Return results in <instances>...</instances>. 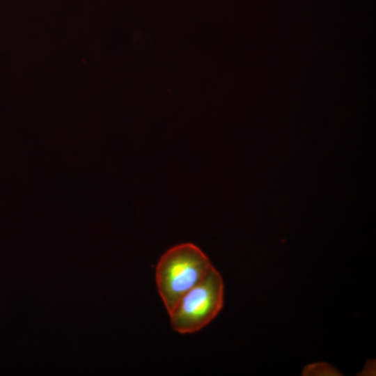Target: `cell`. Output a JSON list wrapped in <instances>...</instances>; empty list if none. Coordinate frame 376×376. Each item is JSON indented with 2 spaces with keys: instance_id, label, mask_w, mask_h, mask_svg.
Instances as JSON below:
<instances>
[{
  "instance_id": "obj_2",
  "label": "cell",
  "mask_w": 376,
  "mask_h": 376,
  "mask_svg": "<svg viewBox=\"0 0 376 376\" xmlns=\"http://www.w3.org/2000/svg\"><path fill=\"white\" fill-rule=\"evenodd\" d=\"M223 304V279L212 267L205 277L188 291L169 313L171 327L180 334L196 332L218 315Z\"/></svg>"
},
{
  "instance_id": "obj_1",
  "label": "cell",
  "mask_w": 376,
  "mask_h": 376,
  "mask_svg": "<svg viewBox=\"0 0 376 376\" xmlns=\"http://www.w3.org/2000/svg\"><path fill=\"white\" fill-rule=\"evenodd\" d=\"M212 267L207 256L191 243L174 246L162 256L156 267L155 280L168 313Z\"/></svg>"
}]
</instances>
